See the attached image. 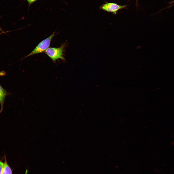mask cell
Segmentation results:
<instances>
[{"label":"cell","instance_id":"obj_1","mask_svg":"<svg viewBox=\"0 0 174 174\" xmlns=\"http://www.w3.org/2000/svg\"><path fill=\"white\" fill-rule=\"evenodd\" d=\"M65 45L64 43L59 47L48 48L45 51V53L54 63H55L56 60L58 59L65 60V59L63 57V53L64 51Z\"/></svg>","mask_w":174,"mask_h":174},{"label":"cell","instance_id":"obj_2","mask_svg":"<svg viewBox=\"0 0 174 174\" xmlns=\"http://www.w3.org/2000/svg\"><path fill=\"white\" fill-rule=\"evenodd\" d=\"M55 32L49 36L41 42L34 50L24 58L36 54L41 53L45 52L49 47L52 39L55 36Z\"/></svg>","mask_w":174,"mask_h":174},{"label":"cell","instance_id":"obj_3","mask_svg":"<svg viewBox=\"0 0 174 174\" xmlns=\"http://www.w3.org/2000/svg\"><path fill=\"white\" fill-rule=\"evenodd\" d=\"M127 6L126 5H118L114 3H107L102 5L100 7V8L103 10L116 14L119 10L125 8Z\"/></svg>","mask_w":174,"mask_h":174},{"label":"cell","instance_id":"obj_4","mask_svg":"<svg viewBox=\"0 0 174 174\" xmlns=\"http://www.w3.org/2000/svg\"><path fill=\"white\" fill-rule=\"evenodd\" d=\"M8 94V93L0 85V104L1 106V109L0 110V114L3 111L5 100L6 96Z\"/></svg>","mask_w":174,"mask_h":174},{"label":"cell","instance_id":"obj_5","mask_svg":"<svg viewBox=\"0 0 174 174\" xmlns=\"http://www.w3.org/2000/svg\"><path fill=\"white\" fill-rule=\"evenodd\" d=\"M4 158L5 160L3 166L2 174H12V170L7 163L5 154Z\"/></svg>","mask_w":174,"mask_h":174},{"label":"cell","instance_id":"obj_6","mask_svg":"<svg viewBox=\"0 0 174 174\" xmlns=\"http://www.w3.org/2000/svg\"><path fill=\"white\" fill-rule=\"evenodd\" d=\"M27 1L28 3L29 7L33 3L38 0H26Z\"/></svg>","mask_w":174,"mask_h":174},{"label":"cell","instance_id":"obj_7","mask_svg":"<svg viewBox=\"0 0 174 174\" xmlns=\"http://www.w3.org/2000/svg\"><path fill=\"white\" fill-rule=\"evenodd\" d=\"M3 162L2 160H0V174H2V169Z\"/></svg>","mask_w":174,"mask_h":174},{"label":"cell","instance_id":"obj_8","mask_svg":"<svg viewBox=\"0 0 174 174\" xmlns=\"http://www.w3.org/2000/svg\"><path fill=\"white\" fill-rule=\"evenodd\" d=\"M6 75V72L3 71L0 72V77L4 76Z\"/></svg>","mask_w":174,"mask_h":174},{"label":"cell","instance_id":"obj_9","mask_svg":"<svg viewBox=\"0 0 174 174\" xmlns=\"http://www.w3.org/2000/svg\"><path fill=\"white\" fill-rule=\"evenodd\" d=\"M136 6H138V0H136Z\"/></svg>","mask_w":174,"mask_h":174},{"label":"cell","instance_id":"obj_10","mask_svg":"<svg viewBox=\"0 0 174 174\" xmlns=\"http://www.w3.org/2000/svg\"><path fill=\"white\" fill-rule=\"evenodd\" d=\"M174 3V1H171V2H170V4H172V3ZM173 5H174V4H173L172 5H171V6H173Z\"/></svg>","mask_w":174,"mask_h":174},{"label":"cell","instance_id":"obj_11","mask_svg":"<svg viewBox=\"0 0 174 174\" xmlns=\"http://www.w3.org/2000/svg\"><path fill=\"white\" fill-rule=\"evenodd\" d=\"M0 30H1V31L2 30V29L0 28Z\"/></svg>","mask_w":174,"mask_h":174}]
</instances>
